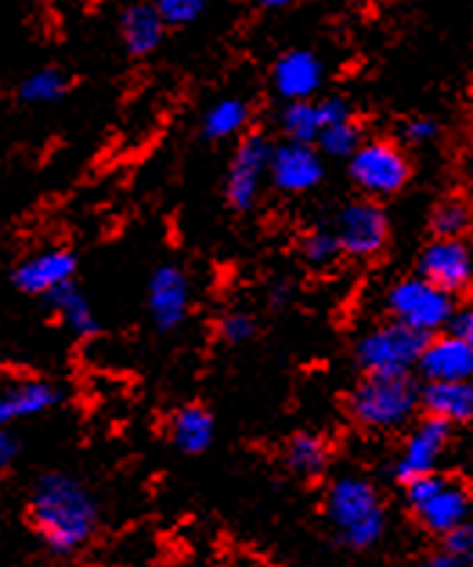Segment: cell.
<instances>
[{
    "label": "cell",
    "instance_id": "obj_1",
    "mask_svg": "<svg viewBox=\"0 0 473 567\" xmlns=\"http://www.w3.org/2000/svg\"><path fill=\"white\" fill-rule=\"evenodd\" d=\"M31 523L53 554H75L97 528V504L90 489L68 473H45L31 493Z\"/></svg>",
    "mask_w": 473,
    "mask_h": 567
},
{
    "label": "cell",
    "instance_id": "obj_2",
    "mask_svg": "<svg viewBox=\"0 0 473 567\" xmlns=\"http://www.w3.org/2000/svg\"><path fill=\"white\" fill-rule=\"evenodd\" d=\"M329 517L351 548H371L384 534L382 504L366 478L346 476L331 484Z\"/></svg>",
    "mask_w": 473,
    "mask_h": 567
},
{
    "label": "cell",
    "instance_id": "obj_3",
    "mask_svg": "<svg viewBox=\"0 0 473 567\" xmlns=\"http://www.w3.org/2000/svg\"><path fill=\"white\" fill-rule=\"evenodd\" d=\"M418 398L407 375H371L351 395V414L368 429H395L410 420Z\"/></svg>",
    "mask_w": 473,
    "mask_h": 567
},
{
    "label": "cell",
    "instance_id": "obj_4",
    "mask_svg": "<svg viewBox=\"0 0 473 567\" xmlns=\"http://www.w3.org/2000/svg\"><path fill=\"white\" fill-rule=\"evenodd\" d=\"M407 498H410L418 520L429 532L449 534L462 523H467L471 501H467L465 489L460 484L449 482V478H440L434 473L415 478V482L407 484Z\"/></svg>",
    "mask_w": 473,
    "mask_h": 567
},
{
    "label": "cell",
    "instance_id": "obj_5",
    "mask_svg": "<svg viewBox=\"0 0 473 567\" xmlns=\"http://www.w3.org/2000/svg\"><path fill=\"white\" fill-rule=\"evenodd\" d=\"M426 342V337L418 331L401 323H390L362 337L357 357L371 375H407L412 364L421 362Z\"/></svg>",
    "mask_w": 473,
    "mask_h": 567
},
{
    "label": "cell",
    "instance_id": "obj_6",
    "mask_svg": "<svg viewBox=\"0 0 473 567\" xmlns=\"http://www.w3.org/2000/svg\"><path fill=\"white\" fill-rule=\"evenodd\" d=\"M388 307L393 312L395 323L418 331L426 337L429 331H438L440 326L451 323V298L432 287L423 278H407L395 284L388 296Z\"/></svg>",
    "mask_w": 473,
    "mask_h": 567
},
{
    "label": "cell",
    "instance_id": "obj_7",
    "mask_svg": "<svg viewBox=\"0 0 473 567\" xmlns=\"http://www.w3.org/2000/svg\"><path fill=\"white\" fill-rule=\"evenodd\" d=\"M351 176L368 195L382 198L404 187L410 165L393 142H368L351 156Z\"/></svg>",
    "mask_w": 473,
    "mask_h": 567
},
{
    "label": "cell",
    "instance_id": "obj_8",
    "mask_svg": "<svg viewBox=\"0 0 473 567\" xmlns=\"http://www.w3.org/2000/svg\"><path fill=\"white\" fill-rule=\"evenodd\" d=\"M335 234L346 254L368 259V256L379 254L384 248V239H388V217L371 200H357V204L342 209Z\"/></svg>",
    "mask_w": 473,
    "mask_h": 567
},
{
    "label": "cell",
    "instance_id": "obj_9",
    "mask_svg": "<svg viewBox=\"0 0 473 567\" xmlns=\"http://www.w3.org/2000/svg\"><path fill=\"white\" fill-rule=\"evenodd\" d=\"M421 278L445 296L465 290L473 278L471 250L460 239H434L421 256Z\"/></svg>",
    "mask_w": 473,
    "mask_h": 567
},
{
    "label": "cell",
    "instance_id": "obj_10",
    "mask_svg": "<svg viewBox=\"0 0 473 567\" xmlns=\"http://www.w3.org/2000/svg\"><path fill=\"white\" fill-rule=\"evenodd\" d=\"M270 156H274V151L268 148L263 136H246L240 142V148L232 159V171H228V200H232L234 209H251L265 171L270 167Z\"/></svg>",
    "mask_w": 473,
    "mask_h": 567
},
{
    "label": "cell",
    "instance_id": "obj_11",
    "mask_svg": "<svg viewBox=\"0 0 473 567\" xmlns=\"http://www.w3.org/2000/svg\"><path fill=\"white\" fill-rule=\"evenodd\" d=\"M75 276V256L64 248L42 250V254L29 256L23 265L14 267V287L25 296H51L53 290L73 281Z\"/></svg>",
    "mask_w": 473,
    "mask_h": 567
},
{
    "label": "cell",
    "instance_id": "obj_12",
    "mask_svg": "<svg viewBox=\"0 0 473 567\" xmlns=\"http://www.w3.org/2000/svg\"><path fill=\"white\" fill-rule=\"evenodd\" d=\"M189 307L187 276L178 267L165 265L151 276L148 284V309L156 329L173 331L184 323Z\"/></svg>",
    "mask_w": 473,
    "mask_h": 567
},
{
    "label": "cell",
    "instance_id": "obj_13",
    "mask_svg": "<svg viewBox=\"0 0 473 567\" xmlns=\"http://www.w3.org/2000/svg\"><path fill=\"white\" fill-rule=\"evenodd\" d=\"M445 443H449V423L443 420H423L415 432L407 440L404 451H401V460L395 465V476L401 482H415V478L429 476L438 465L440 454H443Z\"/></svg>",
    "mask_w": 473,
    "mask_h": 567
},
{
    "label": "cell",
    "instance_id": "obj_14",
    "mask_svg": "<svg viewBox=\"0 0 473 567\" xmlns=\"http://www.w3.org/2000/svg\"><path fill=\"white\" fill-rule=\"evenodd\" d=\"M270 176H274L276 187L285 193H307V189L318 187V182L323 178V165L312 145L285 142L270 156Z\"/></svg>",
    "mask_w": 473,
    "mask_h": 567
},
{
    "label": "cell",
    "instance_id": "obj_15",
    "mask_svg": "<svg viewBox=\"0 0 473 567\" xmlns=\"http://www.w3.org/2000/svg\"><path fill=\"white\" fill-rule=\"evenodd\" d=\"M421 370L429 384H451V381H471L473 375V348L456 337H440L426 342L421 353Z\"/></svg>",
    "mask_w": 473,
    "mask_h": 567
},
{
    "label": "cell",
    "instance_id": "obj_16",
    "mask_svg": "<svg viewBox=\"0 0 473 567\" xmlns=\"http://www.w3.org/2000/svg\"><path fill=\"white\" fill-rule=\"evenodd\" d=\"M59 403V390L48 381L25 379L0 384V429L12 425L14 420L34 417Z\"/></svg>",
    "mask_w": 473,
    "mask_h": 567
},
{
    "label": "cell",
    "instance_id": "obj_17",
    "mask_svg": "<svg viewBox=\"0 0 473 567\" xmlns=\"http://www.w3.org/2000/svg\"><path fill=\"white\" fill-rule=\"evenodd\" d=\"M320 81H323V64L315 53L309 51H292L276 62L274 68V84L279 95H285L290 103L307 101L318 92Z\"/></svg>",
    "mask_w": 473,
    "mask_h": 567
},
{
    "label": "cell",
    "instance_id": "obj_18",
    "mask_svg": "<svg viewBox=\"0 0 473 567\" xmlns=\"http://www.w3.org/2000/svg\"><path fill=\"white\" fill-rule=\"evenodd\" d=\"M121 34L123 45L132 56H148L165 37V20H162L160 9L151 3H134L121 14Z\"/></svg>",
    "mask_w": 473,
    "mask_h": 567
},
{
    "label": "cell",
    "instance_id": "obj_19",
    "mask_svg": "<svg viewBox=\"0 0 473 567\" xmlns=\"http://www.w3.org/2000/svg\"><path fill=\"white\" fill-rule=\"evenodd\" d=\"M423 406L434 420L443 423H467L473 420V381L429 384L423 390Z\"/></svg>",
    "mask_w": 473,
    "mask_h": 567
},
{
    "label": "cell",
    "instance_id": "obj_20",
    "mask_svg": "<svg viewBox=\"0 0 473 567\" xmlns=\"http://www.w3.org/2000/svg\"><path fill=\"white\" fill-rule=\"evenodd\" d=\"M45 301H48V307H51L53 312H56L59 318L68 323V329L73 331L75 337H84V340H90V337H95L97 331H101L90 301H86L84 292H81L73 281L64 284V287H59V290H53L51 296H45Z\"/></svg>",
    "mask_w": 473,
    "mask_h": 567
},
{
    "label": "cell",
    "instance_id": "obj_21",
    "mask_svg": "<svg viewBox=\"0 0 473 567\" xmlns=\"http://www.w3.org/2000/svg\"><path fill=\"white\" fill-rule=\"evenodd\" d=\"M212 434H215V423H212L209 412L204 406H184L178 409L176 417L171 423V437L176 449L184 454H200L209 449Z\"/></svg>",
    "mask_w": 473,
    "mask_h": 567
},
{
    "label": "cell",
    "instance_id": "obj_22",
    "mask_svg": "<svg viewBox=\"0 0 473 567\" xmlns=\"http://www.w3.org/2000/svg\"><path fill=\"white\" fill-rule=\"evenodd\" d=\"M248 123V106L237 97L220 101L217 106L209 109L204 117V134L209 140H228V136L240 134Z\"/></svg>",
    "mask_w": 473,
    "mask_h": 567
},
{
    "label": "cell",
    "instance_id": "obj_23",
    "mask_svg": "<svg viewBox=\"0 0 473 567\" xmlns=\"http://www.w3.org/2000/svg\"><path fill=\"white\" fill-rule=\"evenodd\" d=\"M281 128L290 136V142H298V145H309V142L320 140V125L318 120V106L309 101L290 103V106L281 112Z\"/></svg>",
    "mask_w": 473,
    "mask_h": 567
},
{
    "label": "cell",
    "instance_id": "obj_24",
    "mask_svg": "<svg viewBox=\"0 0 473 567\" xmlns=\"http://www.w3.org/2000/svg\"><path fill=\"white\" fill-rule=\"evenodd\" d=\"M68 75L56 68H45L31 73L20 84V101L25 103H53L68 92Z\"/></svg>",
    "mask_w": 473,
    "mask_h": 567
},
{
    "label": "cell",
    "instance_id": "obj_25",
    "mask_svg": "<svg viewBox=\"0 0 473 567\" xmlns=\"http://www.w3.org/2000/svg\"><path fill=\"white\" fill-rule=\"evenodd\" d=\"M326 445L323 440L312 437V434H298L290 445H287V465L301 476H318L326 467Z\"/></svg>",
    "mask_w": 473,
    "mask_h": 567
},
{
    "label": "cell",
    "instance_id": "obj_26",
    "mask_svg": "<svg viewBox=\"0 0 473 567\" xmlns=\"http://www.w3.org/2000/svg\"><path fill=\"white\" fill-rule=\"evenodd\" d=\"M320 148L326 151L329 156H353L357 151L362 148V134L360 125L353 123V120H346V123L329 125V128L320 131Z\"/></svg>",
    "mask_w": 473,
    "mask_h": 567
},
{
    "label": "cell",
    "instance_id": "obj_27",
    "mask_svg": "<svg viewBox=\"0 0 473 567\" xmlns=\"http://www.w3.org/2000/svg\"><path fill=\"white\" fill-rule=\"evenodd\" d=\"M467 223H471V209L462 200H445V204H440L434 209L432 217V228L438 234V239H460Z\"/></svg>",
    "mask_w": 473,
    "mask_h": 567
},
{
    "label": "cell",
    "instance_id": "obj_28",
    "mask_svg": "<svg viewBox=\"0 0 473 567\" xmlns=\"http://www.w3.org/2000/svg\"><path fill=\"white\" fill-rule=\"evenodd\" d=\"M340 250V239L331 231H312L304 239V256H307L312 265H329Z\"/></svg>",
    "mask_w": 473,
    "mask_h": 567
},
{
    "label": "cell",
    "instance_id": "obj_29",
    "mask_svg": "<svg viewBox=\"0 0 473 567\" xmlns=\"http://www.w3.org/2000/svg\"><path fill=\"white\" fill-rule=\"evenodd\" d=\"M156 9H160L165 25H187L204 14L206 3H200V0H162V3H156Z\"/></svg>",
    "mask_w": 473,
    "mask_h": 567
},
{
    "label": "cell",
    "instance_id": "obj_30",
    "mask_svg": "<svg viewBox=\"0 0 473 567\" xmlns=\"http://www.w3.org/2000/svg\"><path fill=\"white\" fill-rule=\"evenodd\" d=\"M445 556L456 565H473V523H462L445 534Z\"/></svg>",
    "mask_w": 473,
    "mask_h": 567
},
{
    "label": "cell",
    "instance_id": "obj_31",
    "mask_svg": "<svg viewBox=\"0 0 473 567\" xmlns=\"http://www.w3.org/2000/svg\"><path fill=\"white\" fill-rule=\"evenodd\" d=\"M220 331L228 342H246L248 337H254L257 326H254V318H248V315H228L220 323Z\"/></svg>",
    "mask_w": 473,
    "mask_h": 567
},
{
    "label": "cell",
    "instance_id": "obj_32",
    "mask_svg": "<svg viewBox=\"0 0 473 567\" xmlns=\"http://www.w3.org/2000/svg\"><path fill=\"white\" fill-rule=\"evenodd\" d=\"M318 106V120L323 128H329V125H337V123H346V120H351V112H348V103L342 101V97H326V101L315 103Z\"/></svg>",
    "mask_w": 473,
    "mask_h": 567
},
{
    "label": "cell",
    "instance_id": "obj_33",
    "mask_svg": "<svg viewBox=\"0 0 473 567\" xmlns=\"http://www.w3.org/2000/svg\"><path fill=\"white\" fill-rule=\"evenodd\" d=\"M451 337L465 342L467 348H473V307L460 309L456 315H451Z\"/></svg>",
    "mask_w": 473,
    "mask_h": 567
},
{
    "label": "cell",
    "instance_id": "obj_34",
    "mask_svg": "<svg viewBox=\"0 0 473 567\" xmlns=\"http://www.w3.org/2000/svg\"><path fill=\"white\" fill-rule=\"evenodd\" d=\"M404 134H407V140H410V142H432L434 136L440 134V128H438V123H434V120L418 117V120H410V123H407Z\"/></svg>",
    "mask_w": 473,
    "mask_h": 567
},
{
    "label": "cell",
    "instance_id": "obj_35",
    "mask_svg": "<svg viewBox=\"0 0 473 567\" xmlns=\"http://www.w3.org/2000/svg\"><path fill=\"white\" fill-rule=\"evenodd\" d=\"M18 454H20L18 437H14L12 432H7V429H0V473L7 471V467H12V462L18 460Z\"/></svg>",
    "mask_w": 473,
    "mask_h": 567
},
{
    "label": "cell",
    "instance_id": "obj_36",
    "mask_svg": "<svg viewBox=\"0 0 473 567\" xmlns=\"http://www.w3.org/2000/svg\"><path fill=\"white\" fill-rule=\"evenodd\" d=\"M415 567H456V561H451L449 556H432V559H426V561H421V565H415Z\"/></svg>",
    "mask_w": 473,
    "mask_h": 567
},
{
    "label": "cell",
    "instance_id": "obj_37",
    "mask_svg": "<svg viewBox=\"0 0 473 567\" xmlns=\"http://www.w3.org/2000/svg\"><path fill=\"white\" fill-rule=\"evenodd\" d=\"M465 176H467V182L473 184V148H471V154L465 156Z\"/></svg>",
    "mask_w": 473,
    "mask_h": 567
},
{
    "label": "cell",
    "instance_id": "obj_38",
    "mask_svg": "<svg viewBox=\"0 0 473 567\" xmlns=\"http://www.w3.org/2000/svg\"><path fill=\"white\" fill-rule=\"evenodd\" d=\"M263 7L265 9H279V7H287V0H265Z\"/></svg>",
    "mask_w": 473,
    "mask_h": 567
}]
</instances>
